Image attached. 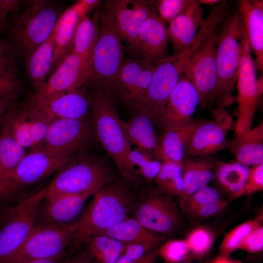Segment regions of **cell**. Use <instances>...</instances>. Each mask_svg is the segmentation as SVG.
I'll return each instance as SVG.
<instances>
[{"instance_id": "1", "label": "cell", "mask_w": 263, "mask_h": 263, "mask_svg": "<svg viewBox=\"0 0 263 263\" xmlns=\"http://www.w3.org/2000/svg\"><path fill=\"white\" fill-rule=\"evenodd\" d=\"M228 4L221 0L213 6L208 17L192 43L184 74L192 81L200 97V106L211 105V97L217 83L216 48L217 26L228 14Z\"/></svg>"}, {"instance_id": "2", "label": "cell", "mask_w": 263, "mask_h": 263, "mask_svg": "<svg viewBox=\"0 0 263 263\" xmlns=\"http://www.w3.org/2000/svg\"><path fill=\"white\" fill-rule=\"evenodd\" d=\"M83 214L71 224L74 239L85 243L102 234L127 218L133 196L119 183H108L94 194Z\"/></svg>"}, {"instance_id": "3", "label": "cell", "mask_w": 263, "mask_h": 263, "mask_svg": "<svg viewBox=\"0 0 263 263\" xmlns=\"http://www.w3.org/2000/svg\"><path fill=\"white\" fill-rule=\"evenodd\" d=\"M91 99L92 123L98 140L122 177L127 181L137 183L128 161L132 144L112 98L98 90Z\"/></svg>"}, {"instance_id": "4", "label": "cell", "mask_w": 263, "mask_h": 263, "mask_svg": "<svg viewBox=\"0 0 263 263\" xmlns=\"http://www.w3.org/2000/svg\"><path fill=\"white\" fill-rule=\"evenodd\" d=\"M217 34L216 48L217 83L211 97V104L217 102L225 108L233 102L240 61L241 18L238 10L222 20Z\"/></svg>"}, {"instance_id": "5", "label": "cell", "mask_w": 263, "mask_h": 263, "mask_svg": "<svg viewBox=\"0 0 263 263\" xmlns=\"http://www.w3.org/2000/svg\"><path fill=\"white\" fill-rule=\"evenodd\" d=\"M112 178L110 168L102 159L81 152L57 171L47 186L45 198L65 194H94Z\"/></svg>"}, {"instance_id": "6", "label": "cell", "mask_w": 263, "mask_h": 263, "mask_svg": "<svg viewBox=\"0 0 263 263\" xmlns=\"http://www.w3.org/2000/svg\"><path fill=\"white\" fill-rule=\"evenodd\" d=\"M58 6L50 0H33L14 18L10 44L17 56L27 58L52 33L59 17Z\"/></svg>"}, {"instance_id": "7", "label": "cell", "mask_w": 263, "mask_h": 263, "mask_svg": "<svg viewBox=\"0 0 263 263\" xmlns=\"http://www.w3.org/2000/svg\"><path fill=\"white\" fill-rule=\"evenodd\" d=\"M121 40L111 15L103 6L99 13V35L91 58V80L98 90L112 98L113 84L124 61Z\"/></svg>"}, {"instance_id": "8", "label": "cell", "mask_w": 263, "mask_h": 263, "mask_svg": "<svg viewBox=\"0 0 263 263\" xmlns=\"http://www.w3.org/2000/svg\"><path fill=\"white\" fill-rule=\"evenodd\" d=\"M47 186L12 207L0 226V263H6L19 250L36 225Z\"/></svg>"}, {"instance_id": "9", "label": "cell", "mask_w": 263, "mask_h": 263, "mask_svg": "<svg viewBox=\"0 0 263 263\" xmlns=\"http://www.w3.org/2000/svg\"><path fill=\"white\" fill-rule=\"evenodd\" d=\"M248 40L241 22L240 61L237 86L238 117L235 133L241 134L251 128L259 99L263 93V76L258 79Z\"/></svg>"}, {"instance_id": "10", "label": "cell", "mask_w": 263, "mask_h": 263, "mask_svg": "<svg viewBox=\"0 0 263 263\" xmlns=\"http://www.w3.org/2000/svg\"><path fill=\"white\" fill-rule=\"evenodd\" d=\"M188 55L187 49L155 65L150 82L136 112L147 115L154 125L158 126L169 97L184 74Z\"/></svg>"}, {"instance_id": "11", "label": "cell", "mask_w": 263, "mask_h": 263, "mask_svg": "<svg viewBox=\"0 0 263 263\" xmlns=\"http://www.w3.org/2000/svg\"><path fill=\"white\" fill-rule=\"evenodd\" d=\"M132 217L148 229L167 236L179 225L178 209L171 197L157 188L143 192L134 205Z\"/></svg>"}, {"instance_id": "12", "label": "cell", "mask_w": 263, "mask_h": 263, "mask_svg": "<svg viewBox=\"0 0 263 263\" xmlns=\"http://www.w3.org/2000/svg\"><path fill=\"white\" fill-rule=\"evenodd\" d=\"M71 224L36 225L18 252L6 263L64 256L65 249L74 240Z\"/></svg>"}, {"instance_id": "13", "label": "cell", "mask_w": 263, "mask_h": 263, "mask_svg": "<svg viewBox=\"0 0 263 263\" xmlns=\"http://www.w3.org/2000/svg\"><path fill=\"white\" fill-rule=\"evenodd\" d=\"M215 120L199 119L189 137L185 150V157L211 156L228 149L226 136L232 119L225 108L214 110Z\"/></svg>"}, {"instance_id": "14", "label": "cell", "mask_w": 263, "mask_h": 263, "mask_svg": "<svg viewBox=\"0 0 263 263\" xmlns=\"http://www.w3.org/2000/svg\"><path fill=\"white\" fill-rule=\"evenodd\" d=\"M155 64L138 58L124 60L113 84L114 95L133 113L150 82Z\"/></svg>"}, {"instance_id": "15", "label": "cell", "mask_w": 263, "mask_h": 263, "mask_svg": "<svg viewBox=\"0 0 263 263\" xmlns=\"http://www.w3.org/2000/svg\"><path fill=\"white\" fill-rule=\"evenodd\" d=\"M90 133V124L85 119H55L39 148L60 155H76L88 144Z\"/></svg>"}, {"instance_id": "16", "label": "cell", "mask_w": 263, "mask_h": 263, "mask_svg": "<svg viewBox=\"0 0 263 263\" xmlns=\"http://www.w3.org/2000/svg\"><path fill=\"white\" fill-rule=\"evenodd\" d=\"M91 79V60L70 51L49 79L37 88L35 93L48 98L79 89Z\"/></svg>"}, {"instance_id": "17", "label": "cell", "mask_w": 263, "mask_h": 263, "mask_svg": "<svg viewBox=\"0 0 263 263\" xmlns=\"http://www.w3.org/2000/svg\"><path fill=\"white\" fill-rule=\"evenodd\" d=\"M75 155L57 154L41 148L34 149L26 153L15 169L10 183L17 192L58 171Z\"/></svg>"}, {"instance_id": "18", "label": "cell", "mask_w": 263, "mask_h": 263, "mask_svg": "<svg viewBox=\"0 0 263 263\" xmlns=\"http://www.w3.org/2000/svg\"><path fill=\"white\" fill-rule=\"evenodd\" d=\"M200 97L191 79L183 74L170 94L158 126L162 131L188 125L194 119Z\"/></svg>"}, {"instance_id": "19", "label": "cell", "mask_w": 263, "mask_h": 263, "mask_svg": "<svg viewBox=\"0 0 263 263\" xmlns=\"http://www.w3.org/2000/svg\"><path fill=\"white\" fill-rule=\"evenodd\" d=\"M26 103L51 121L85 119L91 108V99L80 89L45 98L35 93Z\"/></svg>"}, {"instance_id": "20", "label": "cell", "mask_w": 263, "mask_h": 263, "mask_svg": "<svg viewBox=\"0 0 263 263\" xmlns=\"http://www.w3.org/2000/svg\"><path fill=\"white\" fill-rule=\"evenodd\" d=\"M155 0H109L104 7L111 15L122 40L130 48L137 38L142 23L156 10Z\"/></svg>"}, {"instance_id": "21", "label": "cell", "mask_w": 263, "mask_h": 263, "mask_svg": "<svg viewBox=\"0 0 263 263\" xmlns=\"http://www.w3.org/2000/svg\"><path fill=\"white\" fill-rule=\"evenodd\" d=\"M6 117L15 137L25 149L40 147L52 121L26 103L21 107L14 105Z\"/></svg>"}, {"instance_id": "22", "label": "cell", "mask_w": 263, "mask_h": 263, "mask_svg": "<svg viewBox=\"0 0 263 263\" xmlns=\"http://www.w3.org/2000/svg\"><path fill=\"white\" fill-rule=\"evenodd\" d=\"M169 41L168 26L155 10L141 25L131 48L137 58L156 64L167 57Z\"/></svg>"}, {"instance_id": "23", "label": "cell", "mask_w": 263, "mask_h": 263, "mask_svg": "<svg viewBox=\"0 0 263 263\" xmlns=\"http://www.w3.org/2000/svg\"><path fill=\"white\" fill-rule=\"evenodd\" d=\"M92 193L65 194L46 198L40 209L36 225H63L73 223Z\"/></svg>"}, {"instance_id": "24", "label": "cell", "mask_w": 263, "mask_h": 263, "mask_svg": "<svg viewBox=\"0 0 263 263\" xmlns=\"http://www.w3.org/2000/svg\"><path fill=\"white\" fill-rule=\"evenodd\" d=\"M203 9L198 0H191L186 8L169 23V41L173 49V55L183 52L194 41L205 22Z\"/></svg>"}, {"instance_id": "25", "label": "cell", "mask_w": 263, "mask_h": 263, "mask_svg": "<svg viewBox=\"0 0 263 263\" xmlns=\"http://www.w3.org/2000/svg\"><path fill=\"white\" fill-rule=\"evenodd\" d=\"M237 3L251 52L255 56V67L263 73V1L238 0Z\"/></svg>"}, {"instance_id": "26", "label": "cell", "mask_w": 263, "mask_h": 263, "mask_svg": "<svg viewBox=\"0 0 263 263\" xmlns=\"http://www.w3.org/2000/svg\"><path fill=\"white\" fill-rule=\"evenodd\" d=\"M199 119H194L187 125L163 131L158 139L155 156L161 161L183 164L185 150L192 132Z\"/></svg>"}, {"instance_id": "27", "label": "cell", "mask_w": 263, "mask_h": 263, "mask_svg": "<svg viewBox=\"0 0 263 263\" xmlns=\"http://www.w3.org/2000/svg\"><path fill=\"white\" fill-rule=\"evenodd\" d=\"M84 15L85 14L77 1L59 16L55 27L52 67L57 66L71 51L76 27L80 18Z\"/></svg>"}, {"instance_id": "28", "label": "cell", "mask_w": 263, "mask_h": 263, "mask_svg": "<svg viewBox=\"0 0 263 263\" xmlns=\"http://www.w3.org/2000/svg\"><path fill=\"white\" fill-rule=\"evenodd\" d=\"M228 149L236 161L248 167L263 163V123L237 135Z\"/></svg>"}, {"instance_id": "29", "label": "cell", "mask_w": 263, "mask_h": 263, "mask_svg": "<svg viewBox=\"0 0 263 263\" xmlns=\"http://www.w3.org/2000/svg\"><path fill=\"white\" fill-rule=\"evenodd\" d=\"M211 156L186 157L182 164L184 191L181 201L212 181L217 162Z\"/></svg>"}, {"instance_id": "30", "label": "cell", "mask_w": 263, "mask_h": 263, "mask_svg": "<svg viewBox=\"0 0 263 263\" xmlns=\"http://www.w3.org/2000/svg\"><path fill=\"white\" fill-rule=\"evenodd\" d=\"M102 234L112 237L125 245L138 244L154 248H159L166 237L148 229L132 217H128Z\"/></svg>"}, {"instance_id": "31", "label": "cell", "mask_w": 263, "mask_h": 263, "mask_svg": "<svg viewBox=\"0 0 263 263\" xmlns=\"http://www.w3.org/2000/svg\"><path fill=\"white\" fill-rule=\"evenodd\" d=\"M249 170V167L236 161L228 163L217 161L212 181L230 196L239 197L245 194Z\"/></svg>"}, {"instance_id": "32", "label": "cell", "mask_w": 263, "mask_h": 263, "mask_svg": "<svg viewBox=\"0 0 263 263\" xmlns=\"http://www.w3.org/2000/svg\"><path fill=\"white\" fill-rule=\"evenodd\" d=\"M123 126L132 145L141 150L154 153L158 138L155 125L147 115L135 112L129 120L123 121Z\"/></svg>"}, {"instance_id": "33", "label": "cell", "mask_w": 263, "mask_h": 263, "mask_svg": "<svg viewBox=\"0 0 263 263\" xmlns=\"http://www.w3.org/2000/svg\"><path fill=\"white\" fill-rule=\"evenodd\" d=\"M26 153V149L15 137L5 117L0 128V171L10 183L12 174Z\"/></svg>"}, {"instance_id": "34", "label": "cell", "mask_w": 263, "mask_h": 263, "mask_svg": "<svg viewBox=\"0 0 263 263\" xmlns=\"http://www.w3.org/2000/svg\"><path fill=\"white\" fill-rule=\"evenodd\" d=\"M54 36L55 27L47 39L27 58V74L36 90L45 82L47 75L52 68Z\"/></svg>"}, {"instance_id": "35", "label": "cell", "mask_w": 263, "mask_h": 263, "mask_svg": "<svg viewBox=\"0 0 263 263\" xmlns=\"http://www.w3.org/2000/svg\"><path fill=\"white\" fill-rule=\"evenodd\" d=\"M99 32V13H95L92 18L88 15L83 16L76 27L70 51L91 60Z\"/></svg>"}, {"instance_id": "36", "label": "cell", "mask_w": 263, "mask_h": 263, "mask_svg": "<svg viewBox=\"0 0 263 263\" xmlns=\"http://www.w3.org/2000/svg\"><path fill=\"white\" fill-rule=\"evenodd\" d=\"M85 243L89 253L98 263H116L125 247L117 239L104 234L92 236Z\"/></svg>"}, {"instance_id": "37", "label": "cell", "mask_w": 263, "mask_h": 263, "mask_svg": "<svg viewBox=\"0 0 263 263\" xmlns=\"http://www.w3.org/2000/svg\"><path fill=\"white\" fill-rule=\"evenodd\" d=\"M160 170L154 180L157 188L171 197H181L184 191L182 164L168 161H161Z\"/></svg>"}, {"instance_id": "38", "label": "cell", "mask_w": 263, "mask_h": 263, "mask_svg": "<svg viewBox=\"0 0 263 263\" xmlns=\"http://www.w3.org/2000/svg\"><path fill=\"white\" fill-rule=\"evenodd\" d=\"M154 153L141 150L137 148L132 149L128 155V161L137 182L141 179L154 181L162 165L157 158H153Z\"/></svg>"}, {"instance_id": "39", "label": "cell", "mask_w": 263, "mask_h": 263, "mask_svg": "<svg viewBox=\"0 0 263 263\" xmlns=\"http://www.w3.org/2000/svg\"><path fill=\"white\" fill-rule=\"evenodd\" d=\"M257 220H249L236 226L224 237L220 246L221 256L226 257L236 249L250 232L260 226Z\"/></svg>"}, {"instance_id": "40", "label": "cell", "mask_w": 263, "mask_h": 263, "mask_svg": "<svg viewBox=\"0 0 263 263\" xmlns=\"http://www.w3.org/2000/svg\"><path fill=\"white\" fill-rule=\"evenodd\" d=\"M220 191L206 186L181 201V207L190 214L201 207L221 200Z\"/></svg>"}, {"instance_id": "41", "label": "cell", "mask_w": 263, "mask_h": 263, "mask_svg": "<svg viewBox=\"0 0 263 263\" xmlns=\"http://www.w3.org/2000/svg\"><path fill=\"white\" fill-rule=\"evenodd\" d=\"M190 252L186 240H171L163 243L158 248V256L166 263H182Z\"/></svg>"}, {"instance_id": "42", "label": "cell", "mask_w": 263, "mask_h": 263, "mask_svg": "<svg viewBox=\"0 0 263 263\" xmlns=\"http://www.w3.org/2000/svg\"><path fill=\"white\" fill-rule=\"evenodd\" d=\"M212 240L210 231L204 227L194 229L186 239L190 252L197 258H202L207 253L211 246Z\"/></svg>"}, {"instance_id": "43", "label": "cell", "mask_w": 263, "mask_h": 263, "mask_svg": "<svg viewBox=\"0 0 263 263\" xmlns=\"http://www.w3.org/2000/svg\"><path fill=\"white\" fill-rule=\"evenodd\" d=\"M191 0H157L154 1L156 12L166 22L169 23L180 15Z\"/></svg>"}, {"instance_id": "44", "label": "cell", "mask_w": 263, "mask_h": 263, "mask_svg": "<svg viewBox=\"0 0 263 263\" xmlns=\"http://www.w3.org/2000/svg\"><path fill=\"white\" fill-rule=\"evenodd\" d=\"M16 56L10 43L7 44L0 40V73L20 81Z\"/></svg>"}, {"instance_id": "45", "label": "cell", "mask_w": 263, "mask_h": 263, "mask_svg": "<svg viewBox=\"0 0 263 263\" xmlns=\"http://www.w3.org/2000/svg\"><path fill=\"white\" fill-rule=\"evenodd\" d=\"M263 249V228L260 226L247 234L241 241L238 249L251 253L260 252Z\"/></svg>"}, {"instance_id": "46", "label": "cell", "mask_w": 263, "mask_h": 263, "mask_svg": "<svg viewBox=\"0 0 263 263\" xmlns=\"http://www.w3.org/2000/svg\"><path fill=\"white\" fill-rule=\"evenodd\" d=\"M263 189V163L252 166L249 168L245 191L250 195Z\"/></svg>"}, {"instance_id": "47", "label": "cell", "mask_w": 263, "mask_h": 263, "mask_svg": "<svg viewBox=\"0 0 263 263\" xmlns=\"http://www.w3.org/2000/svg\"><path fill=\"white\" fill-rule=\"evenodd\" d=\"M21 91L20 81L0 73V97L16 99Z\"/></svg>"}, {"instance_id": "48", "label": "cell", "mask_w": 263, "mask_h": 263, "mask_svg": "<svg viewBox=\"0 0 263 263\" xmlns=\"http://www.w3.org/2000/svg\"><path fill=\"white\" fill-rule=\"evenodd\" d=\"M226 206L222 200L200 207L191 214L199 218H205L217 213Z\"/></svg>"}, {"instance_id": "49", "label": "cell", "mask_w": 263, "mask_h": 263, "mask_svg": "<svg viewBox=\"0 0 263 263\" xmlns=\"http://www.w3.org/2000/svg\"><path fill=\"white\" fill-rule=\"evenodd\" d=\"M19 3L17 0H0V29L4 27L8 13L14 10Z\"/></svg>"}, {"instance_id": "50", "label": "cell", "mask_w": 263, "mask_h": 263, "mask_svg": "<svg viewBox=\"0 0 263 263\" xmlns=\"http://www.w3.org/2000/svg\"><path fill=\"white\" fill-rule=\"evenodd\" d=\"M158 248L145 256L135 259L128 258L122 254L116 263H154L158 257Z\"/></svg>"}, {"instance_id": "51", "label": "cell", "mask_w": 263, "mask_h": 263, "mask_svg": "<svg viewBox=\"0 0 263 263\" xmlns=\"http://www.w3.org/2000/svg\"><path fill=\"white\" fill-rule=\"evenodd\" d=\"M15 193L10 182L0 177V199H10Z\"/></svg>"}, {"instance_id": "52", "label": "cell", "mask_w": 263, "mask_h": 263, "mask_svg": "<svg viewBox=\"0 0 263 263\" xmlns=\"http://www.w3.org/2000/svg\"><path fill=\"white\" fill-rule=\"evenodd\" d=\"M15 99L0 97V128L10 109L14 105Z\"/></svg>"}, {"instance_id": "53", "label": "cell", "mask_w": 263, "mask_h": 263, "mask_svg": "<svg viewBox=\"0 0 263 263\" xmlns=\"http://www.w3.org/2000/svg\"><path fill=\"white\" fill-rule=\"evenodd\" d=\"M78 1L85 15H88V13L96 7L100 2L98 0H81Z\"/></svg>"}, {"instance_id": "54", "label": "cell", "mask_w": 263, "mask_h": 263, "mask_svg": "<svg viewBox=\"0 0 263 263\" xmlns=\"http://www.w3.org/2000/svg\"><path fill=\"white\" fill-rule=\"evenodd\" d=\"M92 258L89 252H84L62 263H94L92 261Z\"/></svg>"}, {"instance_id": "55", "label": "cell", "mask_w": 263, "mask_h": 263, "mask_svg": "<svg viewBox=\"0 0 263 263\" xmlns=\"http://www.w3.org/2000/svg\"><path fill=\"white\" fill-rule=\"evenodd\" d=\"M63 257L61 256L52 259L28 260L19 263H57Z\"/></svg>"}, {"instance_id": "56", "label": "cell", "mask_w": 263, "mask_h": 263, "mask_svg": "<svg viewBox=\"0 0 263 263\" xmlns=\"http://www.w3.org/2000/svg\"><path fill=\"white\" fill-rule=\"evenodd\" d=\"M211 263H241L239 262L231 260L226 257L220 256Z\"/></svg>"}, {"instance_id": "57", "label": "cell", "mask_w": 263, "mask_h": 263, "mask_svg": "<svg viewBox=\"0 0 263 263\" xmlns=\"http://www.w3.org/2000/svg\"><path fill=\"white\" fill-rule=\"evenodd\" d=\"M198 1L201 5H202V4H207L209 5H212L213 6L218 4L219 2H221V0H198Z\"/></svg>"}, {"instance_id": "58", "label": "cell", "mask_w": 263, "mask_h": 263, "mask_svg": "<svg viewBox=\"0 0 263 263\" xmlns=\"http://www.w3.org/2000/svg\"><path fill=\"white\" fill-rule=\"evenodd\" d=\"M0 177H2V178H3V177L2 176L1 174V171H0ZM4 179H5V178H4Z\"/></svg>"}, {"instance_id": "59", "label": "cell", "mask_w": 263, "mask_h": 263, "mask_svg": "<svg viewBox=\"0 0 263 263\" xmlns=\"http://www.w3.org/2000/svg\"><path fill=\"white\" fill-rule=\"evenodd\" d=\"M182 263H191L190 262H188V261H185V262H183Z\"/></svg>"}]
</instances>
